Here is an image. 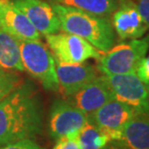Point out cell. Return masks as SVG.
I'll list each match as a JSON object with an SVG mask.
<instances>
[{"label":"cell","instance_id":"1","mask_svg":"<svg viewBox=\"0 0 149 149\" xmlns=\"http://www.w3.org/2000/svg\"><path fill=\"white\" fill-rule=\"evenodd\" d=\"M42 130L39 93L30 82L19 84L0 101V145L32 139Z\"/></svg>","mask_w":149,"mask_h":149},{"label":"cell","instance_id":"2","mask_svg":"<svg viewBox=\"0 0 149 149\" xmlns=\"http://www.w3.org/2000/svg\"><path fill=\"white\" fill-rule=\"evenodd\" d=\"M52 7L64 32L83 38L101 52H106L113 47L115 31L107 18L56 3Z\"/></svg>","mask_w":149,"mask_h":149},{"label":"cell","instance_id":"3","mask_svg":"<svg viewBox=\"0 0 149 149\" xmlns=\"http://www.w3.org/2000/svg\"><path fill=\"white\" fill-rule=\"evenodd\" d=\"M149 49V35L142 39L113 46L97 60V69L103 75L135 73Z\"/></svg>","mask_w":149,"mask_h":149},{"label":"cell","instance_id":"4","mask_svg":"<svg viewBox=\"0 0 149 149\" xmlns=\"http://www.w3.org/2000/svg\"><path fill=\"white\" fill-rule=\"evenodd\" d=\"M24 70L40 81L47 91H57L60 86L56 73V61L40 40H18Z\"/></svg>","mask_w":149,"mask_h":149},{"label":"cell","instance_id":"5","mask_svg":"<svg viewBox=\"0 0 149 149\" xmlns=\"http://www.w3.org/2000/svg\"><path fill=\"white\" fill-rule=\"evenodd\" d=\"M115 99L127 104L137 113L149 116V85L136 73L103 75Z\"/></svg>","mask_w":149,"mask_h":149},{"label":"cell","instance_id":"6","mask_svg":"<svg viewBox=\"0 0 149 149\" xmlns=\"http://www.w3.org/2000/svg\"><path fill=\"white\" fill-rule=\"evenodd\" d=\"M45 38L59 63L83 64L88 59L98 60L104 53L83 38L70 33H55L46 35Z\"/></svg>","mask_w":149,"mask_h":149},{"label":"cell","instance_id":"7","mask_svg":"<svg viewBox=\"0 0 149 149\" xmlns=\"http://www.w3.org/2000/svg\"><path fill=\"white\" fill-rule=\"evenodd\" d=\"M136 113L127 104L112 99L88 115V119L106 136L109 142L118 141L121 139L123 128Z\"/></svg>","mask_w":149,"mask_h":149},{"label":"cell","instance_id":"8","mask_svg":"<svg viewBox=\"0 0 149 149\" xmlns=\"http://www.w3.org/2000/svg\"><path fill=\"white\" fill-rule=\"evenodd\" d=\"M87 121V113L68 100H55L49 115V135L54 141L63 137H77Z\"/></svg>","mask_w":149,"mask_h":149},{"label":"cell","instance_id":"9","mask_svg":"<svg viewBox=\"0 0 149 149\" xmlns=\"http://www.w3.org/2000/svg\"><path fill=\"white\" fill-rule=\"evenodd\" d=\"M112 15L113 28L121 40L139 39L148 29L134 0H118Z\"/></svg>","mask_w":149,"mask_h":149},{"label":"cell","instance_id":"10","mask_svg":"<svg viewBox=\"0 0 149 149\" xmlns=\"http://www.w3.org/2000/svg\"><path fill=\"white\" fill-rule=\"evenodd\" d=\"M115 99L104 76L96 77L68 97V101L87 115L93 113L110 100Z\"/></svg>","mask_w":149,"mask_h":149},{"label":"cell","instance_id":"11","mask_svg":"<svg viewBox=\"0 0 149 149\" xmlns=\"http://www.w3.org/2000/svg\"><path fill=\"white\" fill-rule=\"evenodd\" d=\"M0 28L18 40H40V34L13 2L0 0Z\"/></svg>","mask_w":149,"mask_h":149},{"label":"cell","instance_id":"12","mask_svg":"<svg viewBox=\"0 0 149 149\" xmlns=\"http://www.w3.org/2000/svg\"><path fill=\"white\" fill-rule=\"evenodd\" d=\"M13 3L26 15L37 31L46 35L58 33L61 29L59 17L52 6L42 0H14Z\"/></svg>","mask_w":149,"mask_h":149},{"label":"cell","instance_id":"13","mask_svg":"<svg viewBox=\"0 0 149 149\" xmlns=\"http://www.w3.org/2000/svg\"><path fill=\"white\" fill-rule=\"evenodd\" d=\"M56 73L60 88L66 97L72 95L81 88L98 77L95 69L84 63L64 64L57 62Z\"/></svg>","mask_w":149,"mask_h":149},{"label":"cell","instance_id":"14","mask_svg":"<svg viewBox=\"0 0 149 149\" xmlns=\"http://www.w3.org/2000/svg\"><path fill=\"white\" fill-rule=\"evenodd\" d=\"M122 149H149V116L136 113L122 130L118 141Z\"/></svg>","mask_w":149,"mask_h":149},{"label":"cell","instance_id":"15","mask_svg":"<svg viewBox=\"0 0 149 149\" xmlns=\"http://www.w3.org/2000/svg\"><path fill=\"white\" fill-rule=\"evenodd\" d=\"M0 68L4 70L24 71L19 42L10 34L0 28Z\"/></svg>","mask_w":149,"mask_h":149},{"label":"cell","instance_id":"16","mask_svg":"<svg viewBox=\"0 0 149 149\" xmlns=\"http://www.w3.org/2000/svg\"><path fill=\"white\" fill-rule=\"evenodd\" d=\"M56 4L75 8L88 14L105 17L117 7L116 0H53Z\"/></svg>","mask_w":149,"mask_h":149},{"label":"cell","instance_id":"17","mask_svg":"<svg viewBox=\"0 0 149 149\" xmlns=\"http://www.w3.org/2000/svg\"><path fill=\"white\" fill-rule=\"evenodd\" d=\"M77 141L81 149H104L109 143L106 136L88 119L79 132Z\"/></svg>","mask_w":149,"mask_h":149},{"label":"cell","instance_id":"18","mask_svg":"<svg viewBox=\"0 0 149 149\" xmlns=\"http://www.w3.org/2000/svg\"><path fill=\"white\" fill-rule=\"evenodd\" d=\"M19 83L20 79L17 74L0 68V101L15 90Z\"/></svg>","mask_w":149,"mask_h":149},{"label":"cell","instance_id":"19","mask_svg":"<svg viewBox=\"0 0 149 149\" xmlns=\"http://www.w3.org/2000/svg\"><path fill=\"white\" fill-rule=\"evenodd\" d=\"M1 149H42V148L31 139H20V141L5 144V146Z\"/></svg>","mask_w":149,"mask_h":149},{"label":"cell","instance_id":"20","mask_svg":"<svg viewBox=\"0 0 149 149\" xmlns=\"http://www.w3.org/2000/svg\"><path fill=\"white\" fill-rule=\"evenodd\" d=\"M135 73L143 83L149 85V55L142 58L136 68Z\"/></svg>","mask_w":149,"mask_h":149},{"label":"cell","instance_id":"21","mask_svg":"<svg viewBox=\"0 0 149 149\" xmlns=\"http://www.w3.org/2000/svg\"><path fill=\"white\" fill-rule=\"evenodd\" d=\"M53 149H81L77 137H63L56 141Z\"/></svg>","mask_w":149,"mask_h":149},{"label":"cell","instance_id":"22","mask_svg":"<svg viewBox=\"0 0 149 149\" xmlns=\"http://www.w3.org/2000/svg\"><path fill=\"white\" fill-rule=\"evenodd\" d=\"M144 22L149 28V0H134Z\"/></svg>","mask_w":149,"mask_h":149},{"label":"cell","instance_id":"23","mask_svg":"<svg viewBox=\"0 0 149 149\" xmlns=\"http://www.w3.org/2000/svg\"><path fill=\"white\" fill-rule=\"evenodd\" d=\"M0 149H1V147H0Z\"/></svg>","mask_w":149,"mask_h":149}]
</instances>
